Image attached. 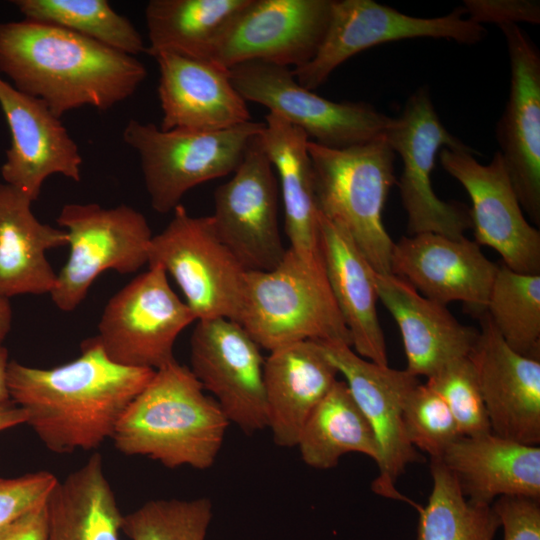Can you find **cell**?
I'll return each mask as SVG.
<instances>
[{"label": "cell", "instance_id": "11", "mask_svg": "<svg viewBox=\"0 0 540 540\" xmlns=\"http://www.w3.org/2000/svg\"><path fill=\"white\" fill-rule=\"evenodd\" d=\"M195 320L157 264L109 299L94 337L113 362L156 371L175 361V341Z\"/></svg>", "mask_w": 540, "mask_h": 540}, {"label": "cell", "instance_id": "23", "mask_svg": "<svg viewBox=\"0 0 540 540\" xmlns=\"http://www.w3.org/2000/svg\"><path fill=\"white\" fill-rule=\"evenodd\" d=\"M378 299L400 330L407 370L431 377L449 362L467 357L478 330L460 323L446 305L420 294L405 280L373 270Z\"/></svg>", "mask_w": 540, "mask_h": 540}, {"label": "cell", "instance_id": "12", "mask_svg": "<svg viewBox=\"0 0 540 540\" xmlns=\"http://www.w3.org/2000/svg\"><path fill=\"white\" fill-rule=\"evenodd\" d=\"M463 7L434 18L406 15L372 0H332L324 38L314 57L292 70L309 90L320 87L350 57L377 45L411 38H443L475 44L486 35L483 25L464 18Z\"/></svg>", "mask_w": 540, "mask_h": 540}, {"label": "cell", "instance_id": "1", "mask_svg": "<svg viewBox=\"0 0 540 540\" xmlns=\"http://www.w3.org/2000/svg\"><path fill=\"white\" fill-rule=\"evenodd\" d=\"M155 370L110 360L93 336L79 357L49 368L8 363L10 399L26 414V424L51 452L90 451L108 438L131 401Z\"/></svg>", "mask_w": 540, "mask_h": 540}, {"label": "cell", "instance_id": "34", "mask_svg": "<svg viewBox=\"0 0 540 540\" xmlns=\"http://www.w3.org/2000/svg\"><path fill=\"white\" fill-rule=\"evenodd\" d=\"M485 311L509 347L539 359L540 274L519 273L498 264Z\"/></svg>", "mask_w": 540, "mask_h": 540}, {"label": "cell", "instance_id": "8", "mask_svg": "<svg viewBox=\"0 0 540 540\" xmlns=\"http://www.w3.org/2000/svg\"><path fill=\"white\" fill-rule=\"evenodd\" d=\"M384 138L403 163L398 186L408 235L465 237L464 233L471 228L470 209L462 203L441 200L433 190L431 176L442 148L473 149L445 128L426 87L410 95L400 116L393 117Z\"/></svg>", "mask_w": 540, "mask_h": 540}, {"label": "cell", "instance_id": "35", "mask_svg": "<svg viewBox=\"0 0 540 540\" xmlns=\"http://www.w3.org/2000/svg\"><path fill=\"white\" fill-rule=\"evenodd\" d=\"M211 518L206 497L150 500L124 515L122 532L130 540H205Z\"/></svg>", "mask_w": 540, "mask_h": 540}, {"label": "cell", "instance_id": "7", "mask_svg": "<svg viewBox=\"0 0 540 540\" xmlns=\"http://www.w3.org/2000/svg\"><path fill=\"white\" fill-rule=\"evenodd\" d=\"M56 222L66 231L70 248L50 292L61 311L75 310L102 272L129 274L148 262L152 231L145 216L128 205L107 209L96 203H70Z\"/></svg>", "mask_w": 540, "mask_h": 540}, {"label": "cell", "instance_id": "29", "mask_svg": "<svg viewBox=\"0 0 540 540\" xmlns=\"http://www.w3.org/2000/svg\"><path fill=\"white\" fill-rule=\"evenodd\" d=\"M46 505L47 540H120L124 515L97 452L58 479Z\"/></svg>", "mask_w": 540, "mask_h": 540}, {"label": "cell", "instance_id": "14", "mask_svg": "<svg viewBox=\"0 0 540 540\" xmlns=\"http://www.w3.org/2000/svg\"><path fill=\"white\" fill-rule=\"evenodd\" d=\"M318 342L344 376L377 440L379 473L372 483V490L380 496L408 502L417 509L419 505L402 495L395 484L407 465L421 460L417 449L408 440L403 419L406 398L420 383L418 377L407 370L371 362L344 342Z\"/></svg>", "mask_w": 540, "mask_h": 540}, {"label": "cell", "instance_id": "13", "mask_svg": "<svg viewBox=\"0 0 540 540\" xmlns=\"http://www.w3.org/2000/svg\"><path fill=\"white\" fill-rule=\"evenodd\" d=\"M259 135L231 179L215 190L211 215L218 237L245 271L271 270L287 250L278 222V180Z\"/></svg>", "mask_w": 540, "mask_h": 540}, {"label": "cell", "instance_id": "28", "mask_svg": "<svg viewBox=\"0 0 540 540\" xmlns=\"http://www.w3.org/2000/svg\"><path fill=\"white\" fill-rule=\"evenodd\" d=\"M32 200L15 187L0 183V295L50 294L57 273L46 252L67 245V233L40 222Z\"/></svg>", "mask_w": 540, "mask_h": 540}, {"label": "cell", "instance_id": "31", "mask_svg": "<svg viewBox=\"0 0 540 540\" xmlns=\"http://www.w3.org/2000/svg\"><path fill=\"white\" fill-rule=\"evenodd\" d=\"M296 446L305 464L316 469L335 467L350 452L364 454L377 465L380 461L373 430L345 381L337 380L314 408Z\"/></svg>", "mask_w": 540, "mask_h": 540}, {"label": "cell", "instance_id": "32", "mask_svg": "<svg viewBox=\"0 0 540 540\" xmlns=\"http://www.w3.org/2000/svg\"><path fill=\"white\" fill-rule=\"evenodd\" d=\"M432 490L419 506L417 540H493L500 521L492 505L470 501L440 460H431Z\"/></svg>", "mask_w": 540, "mask_h": 540}, {"label": "cell", "instance_id": "21", "mask_svg": "<svg viewBox=\"0 0 540 540\" xmlns=\"http://www.w3.org/2000/svg\"><path fill=\"white\" fill-rule=\"evenodd\" d=\"M0 106L11 133V146L1 167L6 184L35 201L51 175L80 181L79 147L42 100L0 77Z\"/></svg>", "mask_w": 540, "mask_h": 540}, {"label": "cell", "instance_id": "26", "mask_svg": "<svg viewBox=\"0 0 540 540\" xmlns=\"http://www.w3.org/2000/svg\"><path fill=\"white\" fill-rule=\"evenodd\" d=\"M319 240L328 283L350 333L351 347L371 362L388 365L373 269L350 236L320 213Z\"/></svg>", "mask_w": 540, "mask_h": 540}, {"label": "cell", "instance_id": "39", "mask_svg": "<svg viewBox=\"0 0 540 540\" xmlns=\"http://www.w3.org/2000/svg\"><path fill=\"white\" fill-rule=\"evenodd\" d=\"M503 540H540V499L502 496L492 504Z\"/></svg>", "mask_w": 540, "mask_h": 540}, {"label": "cell", "instance_id": "4", "mask_svg": "<svg viewBox=\"0 0 540 540\" xmlns=\"http://www.w3.org/2000/svg\"><path fill=\"white\" fill-rule=\"evenodd\" d=\"M319 213L342 228L371 268L391 274L394 242L382 213L396 183L395 152L384 135L345 148L307 144Z\"/></svg>", "mask_w": 540, "mask_h": 540}, {"label": "cell", "instance_id": "44", "mask_svg": "<svg viewBox=\"0 0 540 540\" xmlns=\"http://www.w3.org/2000/svg\"><path fill=\"white\" fill-rule=\"evenodd\" d=\"M8 350L0 346V405L10 401V394L7 383V368H8Z\"/></svg>", "mask_w": 540, "mask_h": 540}, {"label": "cell", "instance_id": "16", "mask_svg": "<svg viewBox=\"0 0 540 540\" xmlns=\"http://www.w3.org/2000/svg\"><path fill=\"white\" fill-rule=\"evenodd\" d=\"M190 370L229 423L246 434L267 427L264 362L260 346L237 322L198 320L190 339Z\"/></svg>", "mask_w": 540, "mask_h": 540}, {"label": "cell", "instance_id": "5", "mask_svg": "<svg viewBox=\"0 0 540 540\" xmlns=\"http://www.w3.org/2000/svg\"><path fill=\"white\" fill-rule=\"evenodd\" d=\"M236 322L270 352L304 340L351 346L324 261L308 263L291 248L275 268L245 272Z\"/></svg>", "mask_w": 540, "mask_h": 540}, {"label": "cell", "instance_id": "18", "mask_svg": "<svg viewBox=\"0 0 540 540\" xmlns=\"http://www.w3.org/2000/svg\"><path fill=\"white\" fill-rule=\"evenodd\" d=\"M510 60V91L496 139L521 207L540 224V54L518 25L499 27Z\"/></svg>", "mask_w": 540, "mask_h": 540}, {"label": "cell", "instance_id": "2", "mask_svg": "<svg viewBox=\"0 0 540 540\" xmlns=\"http://www.w3.org/2000/svg\"><path fill=\"white\" fill-rule=\"evenodd\" d=\"M0 72L58 118L83 106L108 110L132 96L147 76L135 56L27 19L0 22Z\"/></svg>", "mask_w": 540, "mask_h": 540}, {"label": "cell", "instance_id": "42", "mask_svg": "<svg viewBox=\"0 0 540 540\" xmlns=\"http://www.w3.org/2000/svg\"><path fill=\"white\" fill-rule=\"evenodd\" d=\"M21 424H26V414L21 407L12 400L0 405V432Z\"/></svg>", "mask_w": 540, "mask_h": 540}, {"label": "cell", "instance_id": "19", "mask_svg": "<svg viewBox=\"0 0 540 540\" xmlns=\"http://www.w3.org/2000/svg\"><path fill=\"white\" fill-rule=\"evenodd\" d=\"M468 354L487 411L491 432L526 445L540 442V360L514 351L486 311Z\"/></svg>", "mask_w": 540, "mask_h": 540}, {"label": "cell", "instance_id": "22", "mask_svg": "<svg viewBox=\"0 0 540 540\" xmlns=\"http://www.w3.org/2000/svg\"><path fill=\"white\" fill-rule=\"evenodd\" d=\"M154 58L159 69L162 130L211 132L251 121L246 101L235 89L229 69L212 60L172 53Z\"/></svg>", "mask_w": 540, "mask_h": 540}, {"label": "cell", "instance_id": "30", "mask_svg": "<svg viewBox=\"0 0 540 540\" xmlns=\"http://www.w3.org/2000/svg\"><path fill=\"white\" fill-rule=\"evenodd\" d=\"M249 0H151L145 7L149 46L155 57L172 53L210 60L221 33Z\"/></svg>", "mask_w": 540, "mask_h": 540}, {"label": "cell", "instance_id": "27", "mask_svg": "<svg viewBox=\"0 0 540 540\" xmlns=\"http://www.w3.org/2000/svg\"><path fill=\"white\" fill-rule=\"evenodd\" d=\"M261 145L277 172L290 247L308 263L323 262L308 136L276 114L265 116Z\"/></svg>", "mask_w": 540, "mask_h": 540}, {"label": "cell", "instance_id": "3", "mask_svg": "<svg viewBox=\"0 0 540 540\" xmlns=\"http://www.w3.org/2000/svg\"><path fill=\"white\" fill-rule=\"evenodd\" d=\"M228 425L190 368L175 360L155 371L123 412L111 439L125 455L145 456L171 469L204 470L214 464Z\"/></svg>", "mask_w": 540, "mask_h": 540}, {"label": "cell", "instance_id": "36", "mask_svg": "<svg viewBox=\"0 0 540 540\" xmlns=\"http://www.w3.org/2000/svg\"><path fill=\"white\" fill-rule=\"evenodd\" d=\"M408 440L415 449L439 460L461 435L442 397L428 384L418 383L408 394L403 411Z\"/></svg>", "mask_w": 540, "mask_h": 540}, {"label": "cell", "instance_id": "10", "mask_svg": "<svg viewBox=\"0 0 540 540\" xmlns=\"http://www.w3.org/2000/svg\"><path fill=\"white\" fill-rule=\"evenodd\" d=\"M231 81L247 102L269 109L329 148H345L384 135L393 117L366 102H336L300 85L289 67L248 61L229 69Z\"/></svg>", "mask_w": 540, "mask_h": 540}, {"label": "cell", "instance_id": "20", "mask_svg": "<svg viewBox=\"0 0 540 540\" xmlns=\"http://www.w3.org/2000/svg\"><path fill=\"white\" fill-rule=\"evenodd\" d=\"M498 264L475 242L436 233L403 236L394 243L391 274L428 299L459 301L480 315L486 310Z\"/></svg>", "mask_w": 540, "mask_h": 540}, {"label": "cell", "instance_id": "6", "mask_svg": "<svg viewBox=\"0 0 540 540\" xmlns=\"http://www.w3.org/2000/svg\"><path fill=\"white\" fill-rule=\"evenodd\" d=\"M264 122L248 121L219 131L162 130L130 119L123 140L140 159L152 208L173 212L195 186L233 173Z\"/></svg>", "mask_w": 540, "mask_h": 540}, {"label": "cell", "instance_id": "9", "mask_svg": "<svg viewBox=\"0 0 540 540\" xmlns=\"http://www.w3.org/2000/svg\"><path fill=\"white\" fill-rule=\"evenodd\" d=\"M149 266L161 265L181 289L196 320H237L245 269L218 237L211 216H191L181 204L153 236Z\"/></svg>", "mask_w": 540, "mask_h": 540}, {"label": "cell", "instance_id": "37", "mask_svg": "<svg viewBox=\"0 0 540 540\" xmlns=\"http://www.w3.org/2000/svg\"><path fill=\"white\" fill-rule=\"evenodd\" d=\"M445 401L461 436H479L491 427L477 378L468 356L453 360L427 378Z\"/></svg>", "mask_w": 540, "mask_h": 540}, {"label": "cell", "instance_id": "40", "mask_svg": "<svg viewBox=\"0 0 540 540\" xmlns=\"http://www.w3.org/2000/svg\"><path fill=\"white\" fill-rule=\"evenodd\" d=\"M463 9L473 22L504 25L540 23V3L530 0H464Z\"/></svg>", "mask_w": 540, "mask_h": 540}, {"label": "cell", "instance_id": "33", "mask_svg": "<svg viewBox=\"0 0 540 540\" xmlns=\"http://www.w3.org/2000/svg\"><path fill=\"white\" fill-rule=\"evenodd\" d=\"M12 3L24 19L67 29L131 56L147 50L135 26L106 0H15Z\"/></svg>", "mask_w": 540, "mask_h": 540}, {"label": "cell", "instance_id": "41", "mask_svg": "<svg viewBox=\"0 0 540 540\" xmlns=\"http://www.w3.org/2000/svg\"><path fill=\"white\" fill-rule=\"evenodd\" d=\"M46 501L1 529L0 540H47Z\"/></svg>", "mask_w": 540, "mask_h": 540}, {"label": "cell", "instance_id": "25", "mask_svg": "<svg viewBox=\"0 0 540 540\" xmlns=\"http://www.w3.org/2000/svg\"><path fill=\"white\" fill-rule=\"evenodd\" d=\"M443 465L472 502L492 505L502 496L540 499V448L490 432L460 436L444 452Z\"/></svg>", "mask_w": 540, "mask_h": 540}, {"label": "cell", "instance_id": "24", "mask_svg": "<svg viewBox=\"0 0 540 540\" xmlns=\"http://www.w3.org/2000/svg\"><path fill=\"white\" fill-rule=\"evenodd\" d=\"M263 373L267 427L276 445L294 447L339 372L318 341L304 340L271 351Z\"/></svg>", "mask_w": 540, "mask_h": 540}, {"label": "cell", "instance_id": "15", "mask_svg": "<svg viewBox=\"0 0 540 540\" xmlns=\"http://www.w3.org/2000/svg\"><path fill=\"white\" fill-rule=\"evenodd\" d=\"M332 0H249L218 38L210 60L230 69L248 61L298 68L316 54Z\"/></svg>", "mask_w": 540, "mask_h": 540}, {"label": "cell", "instance_id": "43", "mask_svg": "<svg viewBox=\"0 0 540 540\" xmlns=\"http://www.w3.org/2000/svg\"><path fill=\"white\" fill-rule=\"evenodd\" d=\"M13 312L8 298L0 295V346L12 326Z\"/></svg>", "mask_w": 540, "mask_h": 540}, {"label": "cell", "instance_id": "17", "mask_svg": "<svg viewBox=\"0 0 540 540\" xmlns=\"http://www.w3.org/2000/svg\"><path fill=\"white\" fill-rule=\"evenodd\" d=\"M439 156L471 199L475 242L494 249L513 271L540 274V231L525 218L499 151L489 164L479 163L469 150L442 148Z\"/></svg>", "mask_w": 540, "mask_h": 540}, {"label": "cell", "instance_id": "38", "mask_svg": "<svg viewBox=\"0 0 540 540\" xmlns=\"http://www.w3.org/2000/svg\"><path fill=\"white\" fill-rule=\"evenodd\" d=\"M57 481L53 473L45 470L0 478V530L44 503Z\"/></svg>", "mask_w": 540, "mask_h": 540}]
</instances>
